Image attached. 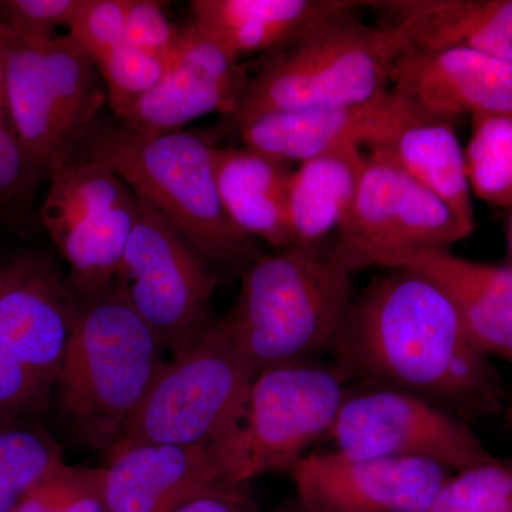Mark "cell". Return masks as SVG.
Returning a JSON list of instances; mask_svg holds the SVG:
<instances>
[{
    "label": "cell",
    "instance_id": "obj_25",
    "mask_svg": "<svg viewBox=\"0 0 512 512\" xmlns=\"http://www.w3.org/2000/svg\"><path fill=\"white\" fill-rule=\"evenodd\" d=\"M63 448L32 420L0 424V512H13L49 471Z\"/></svg>",
    "mask_w": 512,
    "mask_h": 512
},
{
    "label": "cell",
    "instance_id": "obj_2",
    "mask_svg": "<svg viewBox=\"0 0 512 512\" xmlns=\"http://www.w3.org/2000/svg\"><path fill=\"white\" fill-rule=\"evenodd\" d=\"M352 269L332 239L256 258L241 292L218 319L256 372L318 362L332 353L353 302Z\"/></svg>",
    "mask_w": 512,
    "mask_h": 512
},
{
    "label": "cell",
    "instance_id": "obj_27",
    "mask_svg": "<svg viewBox=\"0 0 512 512\" xmlns=\"http://www.w3.org/2000/svg\"><path fill=\"white\" fill-rule=\"evenodd\" d=\"M103 468L60 463L23 497L13 512H107Z\"/></svg>",
    "mask_w": 512,
    "mask_h": 512
},
{
    "label": "cell",
    "instance_id": "obj_38",
    "mask_svg": "<svg viewBox=\"0 0 512 512\" xmlns=\"http://www.w3.org/2000/svg\"><path fill=\"white\" fill-rule=\"evenodd\" d=\"M507 417H508V420H510L511 429H512V404L510 407H508ZM510 466L512 467V463L510 464Z\"/></svg>",
    "mask_w": 512,
    "mask_h": 512
},
{
    "label": "cell",
    "instance_id": "obj_36",
    "mask_svg": "<svg viewBox=\"0 0 512 512\" xmlns=\"http://www.w3.org/2000/svg\"><path fill=\"white\" fill-rule=\"evenodd\" d=\"M274 512H311L306 510L301 504L298 498H292V500L285 501L284 504L279 505Z\"/></svg>",
    "mask_w": 512,
    "mask_h": 512
},
{
    "label": "cell",
    "instance_id": "obj_1",
    "mask_svg": "<svg viewBox=\"0 0 512 512\" xmlns=\"http://www.w3.org/2000/svg\"><path fill=\"white\" fill-rule=\"evenodd\" d=\"M332 363L350 382L419 396L458 419L505 410L497 370L453 303L409 269H390L353 299Z\"/></svg>",
    "mask_w": 512,
    "mask_h": 512
},
{
    "label": "cell",
    "instance_id": "obj_5",
    "mask_svg": "<svg viewBox=\"0 0 512 512\" xmlns=\"http://www.w3.org/2000/svg\"><path fill=\"white\" fill-rule=\"evenodd\" d=\"M409 52L399 30L370 26L359 13L329 23L298 45L265 56L228 114L225 127L276 111L349 106L392 89V70Z\"/></svg>",
    "mask_w": 512,
    "mask_h": 512
},
{
    "label": "cell",
    "instance_id": "obj_3",
    "mask_svg": "<svg viewBox=\"0 0 512 512\" xmlns=\"http://www.w3.org/2000/svg\"><path fill=\"white\" fill-rule=\"evenodd\" d=\"M164 343L128 302L119 282L74 292V312L56 403L79 443L114 450L167 359Z\"/></svg>",
    "mask_w": 512,
    "mask_h": 512
},
{
    "label": "cell",
    "instance_id": "obj_8",
    "mask_svg": "<svg viewBox=\"0 0 512 512\" xmlns=\"http://www.w3.org/2000/svg\"><path fill=\"white\" fill-rule=\"evenodd\" d=\"M256 377L254 365L214 320L194 345L167 360L114 450L222 443L237 429Z\"/></svg>",
    "mask_w": 512,
    "mask_h": 512
},
{
    "label": "cell",
    "instance_id": "obj_7",
    "mask_svg": "<svg viewBox=\"0 0 512 512\" xmlns=\"http://www.w3.org/2000/svg\"><path fill=\"white\" fill-rule=\"evenodd\" d=\"M74 292L53 259L25 252L0 272V424L32 420L56 400Z\"/></svg>",
    "mask_w": 512,
    "mask_h": 512
},
{
    "label": "cell",
    "instance_id": "obj_39",
    "mask_svg": "<svg viewBox=\"0 0 512 512\" xmlns=\"http://www.w3.org/2000/svg\"><path fill=\"white\" fill-rule=\"evenodd\" d=\"M3 265L5 264H0V272H2Z\"/></svg>",
    "mask_w": 512,
    "mask_h": 512
},
{
    "label": "cell",
    "instance_id": "obj_13",
    "mask_svg": "<svg viewBox=\"0 0 512 512\" xmlns=\"http://www.w3.org/2000/svg\"><path fill=\"white\" fill-rule=\"evenodd\" d=\"M468 235L433 192L390 161L366 154L355 200L332 247L355 272L382 252L448 249Z\"/></svg>",
    "mask_w": 512,
    "mask_h": 512
},
{
    "label": "cell",
    "instance_id": "obj_32",
    "mask_svg": "<svg viewBox=\"0 0 512 512\" xmlns=\"http://www.w3.org/2000/svg\"><path fill=\"white\" fill-rule=\"evenodd\" d=\"M82 0H6L0 2V22L30 40L56 39V30L69 29Z\"/></svg>",
    "mask_w": 512,
    "mask_h": 512
},
{
    "label": "cell",
    "instance_id": "obj_11",
    "mask_svg": "<svg viewBox=\"0 0 512 512\" xmlns=\"http://www.w3.org/2000/svg\"><path fill=\"white\" fill-rule=\"evenodd\" d=\"M124 295L173 356L212 325L218 272L160 212L140 198L119 276Z\"/></svg>",
    "mask_w": 512,
    "mask_h": 512
},
{
    "label": "cell",
    "instance_id": "obj_14",
    "mask_svg": "<svg viewBox=\"0 0 512 512\" xmlns=\"http://www.w3.org/2000/svg\"><path fill=\"white\" fill-rule=\"evenodd\" d=\"M296 498L311 512H427L451 477L417 458L311 453L292 468Z\"/></svg>",
    "mask_w": 512,
    "mask_h": 512
},
{
    "label": "cell",
    "instance_id": "obj_35",
    "mask_svg": "<svg viewBox=\"0 0 512 512\" xmlns=\"http://www.w3.org/2000/svg\"><path fill=\"white\" fill-rule=\"evenodd\" d=\"M0 120L8 123V116H6L5 69H3L2 55H0Z\"/></svg>",
    "mask_w": 512,
    "mask_h": 512
},
{
    "label": "cell",
    "instance_id": "obj_33",
    "mask_svg": "<svg viewBox=\"0 0 512 512\" xmlns=\"http://www.w3.org/2000/svg\"><path fill=\"white\" fill-rule=\"evenodd\" d=\"M36 181L18 138L6 121L0 120V197L19 194Z\"/></svg>",
    "mask_w": 512,
    "mask_h": 512
},
{
    "label": "cell",
    "instance_id": "obj_10",
    "mask_svg": "<svg viewBox=\"0 0 512 512\" xmlns=\"http://www.w3.org/2000/svg\"><path fill=\"white\" fill-rule=\"evenodd\" d=\"M49 181L40 220L69 266L70 288L79 295L109 288L136 227L140 198L109 165L83 154Z\"/></svg>",
    "mask_w": 512,
    "mask_h": 512
},
{
    "label": "cell",
    "instance_id": "obj_17",
    "mask_svg": "<svg viewBox=\"0 0 512 512\" xmlns=\"http://www.w3.org/2000/svg\"><path fill=\"white\" fill-rule=\"evenodd\" d=\"M107 457V512H173L212 488L235 484L221 443L140 444Z\"/></svg>",
    "mask_w": 512,
    "mask_h": 512
},
{
    "label": "cell",
    "instance_id": "obj_12",
    "mask_svg": "<svg viewBox=\"0 0 512 512\" xmlns=\"http://www.w3.org/2000/svg\"><path fill=\"white\" fill-rule=\"evenodd\" d=\"M326 437L349 457L417 458L450 473L495 460L464 420L390 387L348 390Z\"/></svg>",
    "mask_w": 512,
    "mask_h": 512
},
{
    "label": "cell",
    "instance_id": "obj_34",
    "mask_svg": "<svg viewBox=\"0 0 512 512\" xmlns=\"http://www.w3.org/2000/svg\"><path fill=\"white\" fill-rule=\"evenodd\" d=\"M173 512H259L248 485L224 484L212 488Z\"/></svg>",
    "mask_w": 512,
    "mask_h": 512
},
{
    "label": "cell",
    "instance_id": "obj_20",
    "mask_svg": "<svg viewBox=\"0 0 512 512\" xmlns=\"http://www.w3.org/2000/svg\"><path fill=\"white\" fill-rule=\"evenodd\" d=\"M355 0H192L191 23L241 60L298 45L329 23L359 13Z\"/></svg>",
    "mask_w": 512,
    "mask_h": 512
},
{
    "label": "cell",
    "instance_id": "obj_30",
    "mask_svg": "<svg viewBox=\"0 0 512 512\" xmlns=\"http://www.w3.org/2000/svg\"><path fill=\"white\" fill-rule=\"evenodd\" d=\"M111 110L120 109L156 87L168 66L164 60L123 43L97 66Z\"/></svg>",
    "mask_w": 512,
    "mask_h": 512
},
{
    "label": "cell",
    "instance_id": "obj_28",
    "mask_svg": "<svg viewBox=\"0 0 512 512\" xmlns=\"http://www.w3.org/2000/svg\"><path fill=\"white\" fill-rule=\"evenodd\" d=\"M427 512H512V467L495 458L456 473Z\"/></svg>",
    "mask_w": 512,
    "mask_h": 512
},
{
    "label": "cell",
    "instance_id": "obj_4",
    "mask_svg": "<svg viewBox=\"0 0 512 512\" xmlns=\"http://www.w3.org/2000/svg\"><path fill=\"white\" fill-rule=\"evenodd\" d=\"M207 141L185 131L143 136L116 124L90 131L83 156L109 165L141 200L167 218L215 271L241 275L261 251L229 220Z\"/></svg>",
    "mask_w": 512,
    "mask_h": 512
},
{
    "label": "cell",
    "instance_id": "obj_18",
    "mask_svg": "<svg viewBox=\"0 0 512 512\" xmlns=\"http://www.w3.org/2000/svg\"><path fill=\"white\" fill-rule=\"evenodd\" d=\"M392 90L436 119L512 113V62L466 47L413 50L394 64Z\"/></svg>",
    "mask_w": 512,
    "mask_h": 512
},
{
    "label": "cell",
    "instance_id": "obj_21",
    "mask_svg": "<svg viewBox=\"0 0 512 512\" xmlns=\"http://www.w3.org/2000/svg\"><path fill=\"white\" fill-rule=\"evenodd\" d=\"M367 8L399 30L409 52L466 47L512 62V0H377Z\"/></svg>",
    "mask_w": 512,
    "mask_h": 512
},
{
    "label": "cell",
    "instance_id": "obj_15",
    "mask_svg": "<svg viewBox=\"0 0 512 512\" xmlns=\"http://www.w3.org/2000/svg\"><path fill=\"white\" fill-rule=\"evenodd\" d=\"M248 67L194 23L181 28L173 63L156 87L114 110L143 136L174 133L211 113L228 114L247 87Z\"/></svg>",
    "mask_w": 512,
    "mask_h": 512
},
{
    "label": "cell",
    "instance_id": "obj_6",
    "mask_svg": "<svg viewBox=\"0 0 512 512\" xmlns=\"http://www.w3.org/2000/svg\"><path fill=\"white\" fill-rule=\"evenodd\" d=\"M6 116L36 180L57 173L93 130L107 90L67 36L30 40L0 22Z\"/></svg>",
    "mask_w": 512,
    "mask_h": 512
},
{
    "label": "cell",
    "instance_id": "obj_22",
    "mask_svg": "<svg viewBox=\"0 0 512 512\" xmlns=\"http://www.w3.org/2000/svg\"><path fill=\"white\" fill-rule=\"evenodd\" d=\"M212 158L221 202L235 227L276 251L295 247L291 163L248 147L214 148Z\"/></svg>",
    "mask_w": 512,
    "mask_h": 512
},
{
    "label": "cell",
    "instance_id": "obj_24",
    "mask_svg": "<svg viewBox=\"0 0 512 512\" xmlns=\"http://www.w3.org/2000/svg\"><path fill=\"white\" fill-rule=\"evenodd\" d=\"M366 154L345 146L299 163L289 188V212L295 245L328 241L348 217L356 197Z\"/></svg>",
    "mask_w": 512,
    "mask_h": 512
},
{
    "label": "cell",
    "instance_id": "obj_9",
    "mask_svg": "<svg viewBox=\"0 0 512 512\" xmlns=\"http://www.w3.org/2000/svg\"><path fill=\"white\" fill-rule=\"evenodd\" d=\"M348 384L335 366L320 362L259 373L237 429L221 443L231 480L248 485L269 471H291L328 436Z\"/></svg>",
    "mask_w": 512,
    "mask_h": 512
},
{
    "label": "cell",
    "instance_id": "obj_29",
    "mask_svg": "<svg viewBox=\"0 0 512 512\" xmlns=\"http://www.w3.org/2000/svg\"><path fill=\"white\" fill-rule=\"evenodd\" d=\"M127 8L128 0H82L66 36L97 67L126 43Z\"/></svg>",
    "mask_w": 512,
    "mask_h": 512
},
{
    "label": "cell",
    "instance_id": "obj_37",
    "mask_svg": "<svg viewBox=\"0 0 512 512\" xmlns=\"http://www.w3.org/2000/svg\"><path fill=\"white\" fill-rule=\"evenodd\" d=\"M507 239H508V249H510L511 261H512V210H511L510 220H508Z\"/></svg>",
    "mask_w": 512,
    "mask_h": 512
},
{
    "label": "cell",
    "instance_id": "obj_31",
    "mask_svg": "<svg viewBox=\"0 0 512 512\" xmlns=\"http://www.w3.org/2000/svg\"><path fill=\"white\" fill-rule=\"evenodd\" d=\"M164 3L157 0H128L124 40L141 52L173 63L181 29L165 15Z\"/></svg>",
    "mask_w": 512,
    "mask_h": 512
},
{
    "label": "cell",
    "instance_id": "obj_19",
    "mask_svg": "<svg viewBox=\"0 0 512 512\" xmlns=\"http://www.w3.org/2000/svg\"><path fill=\"white\" fill-rule=\"evenodd\" d=\"M402 268L433 282L468 335L487 356L512 360V265L480 264L446 248L402 249L370 256L365 264Z\"/></svg>",
    "mask_w": 512,
    "mask_h": 512
},
{
    "label": "cell",
    "instance_id": "obj_26",
    "mask_svg": "<svg viewBox=\"0 0 512 512\" xmlns=\"http://www.w3.org/2000/svg\"><path fill=\"white\" fill-rule=\"evenodd\" d=\"M466 156L471 192L512 210V113L471 116Z\"/></svg>",
    "mask_w": 512,
    "mask_h": 512
},
{
    "label": "cell",
    "instance_id": "obj_16",
    "mask_svg": "<svg viewBox=\"0 0 512 512\" xmlns=\"http://www.w3.org/2000/svg\"><path fill=\"white\" fill-rule=\"evenodd\" d=\"M420 113L390 89L365 103L265 114L237 131L245 147L286 163H303L339 147H373Z\"/></svg>",
    "mask_w": 512,
    "mask_h": 512
},
{
    "label": "cell",
    "instance_id": "obj_23",
    "mask_svg": "<svg viewBox=\"0 0 512 512\" xmlns=\"http://www.w3.org/2000/svg\"><path fill=\"white\" fill-rule=\"evenodd\" d=\"M369 154L402 168L453 211L458 222L473 234V200L466 156L453 121L417 114L389 137L369 148Z\"/></svg>",
    "mask_w": 512,
    "mask_h": 512
}]
</instances>
